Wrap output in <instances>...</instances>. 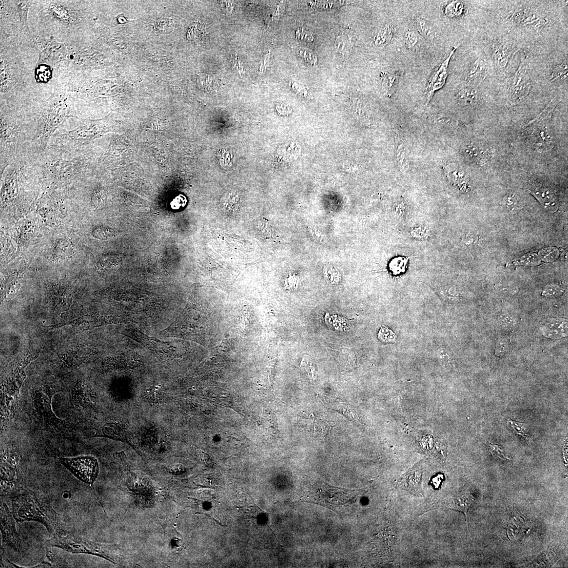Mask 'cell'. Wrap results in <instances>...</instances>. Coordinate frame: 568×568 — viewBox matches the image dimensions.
<instances>
[{
    "label": "cell",
    "instance_id": "cell-1",
    "mask_svg": "<svg viewBox=\"0 0 568 568\" xmlns=\"http://www.w3.org/2000/svg\"><path fill=\"white\" fill-rule=\"evenodd\" d=\"M13 514L18 522L38 521L53 536L65 535V524L45 496L31 491H22L12 499Z\"/></svg>",
    "mask_w": 568,
    "mask_h": 568
},
{
    "label": "cell",
    "instance_id": "cell-2",
    "mask_svg": "<svg viewBox=\"0 0 568 568\" xmlns=\"http://www.w3.org/2000/svg\"><path fill=\"white\" fill-rule=\"evenodd\" d=\"M359 491L335 487L322 480L309 481L303 499L307 502L322 505L334 511L350 506L359 496Z\"/></svg>",
    "mask_w": 568,
    "mask_h": 568
},
{
    "label": "cell",
    "instance_id": "cell-3",
    "mask_svg": "<svg viewBox=\"0 0 568 568\" xmlns=\"http://www.w3.org/2000/svg\"><path fill=\"white\" fill-rule=\"evenodd\" d=\"M52 546L73 554H91L115 562L117 557L113 546L96 543L87 539L73 535H56L50 540Z\"/></svg>",
    "mask_w": 568,
    "mask_h": 568
},
{
    "label": "cell",
    "instance_id": "cell-4",
    "mask_svg": "<svg viewBox=\"0 0 568 568\" xmlns=\"http://www.w3.org/2000/svg\"><path fill=\"white\" fill-rule=\"evenodd\" d=\"M59 460L77 479L89 485H93L98 476L99 463L94 457H60Z\"/></svg>",
    "mask_w": 568,
    "mask_h": 568
},
{
    "label": "cell",
    "instance_id": "cell-5",
    "mask_svg": "<svg viewBox=\"0 0 568 568\" xmlns=\"http://www.w3.org/2000/svg\"><path fill=\"white\" fill-rule=\"evenodd\" d=\"M16 455L9 451H4L1 458L2 495H8L22 491V482L18 469Z\"/></svg>",
    "mask_w": 568,
    "mask_h": 568
},
{
    "label": "cell",
    "instance_id": "cell-6",
    "mask_svg": "<svg viewBox=\"0 0 568 568\" xmlns=\"http://www.w3.org/2000/svg\"><path fill=\"white\" fill-rule=\"evenodd\" d=\"M55 393L54 389L42 388L35 391L33 397L34 406L37 414L48 424H58L62 422L52 409V398Z\"/></svg>",
    "mask_w": 568,
    "mask_h": 568
},
{
    "label": "cell",
    "instance_id": "cell-7",
    "mask_svg": "<svg viewBox=\"0 0 568 568\" xmlns=\"http://www.w3.org/2000/svg\"><path fill=\"white\" fill-rule=\"evenodd\" d=\"M532 87V81L527 58H523L518 70L511 79L509 89L512 97L521 99L527 96Z\"/></svg>",
    "mask_w": 568,
    "mask_h": 568
},
{
    "label": "cell",
    "instance_id": "cell-8",
    "mask_svg": "<svg viewBox=\"0 0 568 568\" xmlns=\"http://www.w3.org/2000/svg\"><path fill=\"white\" fill-rule=\"evenodd\" d=\"M1 523L4 543L19 552L21 541L16 532L14 520L7 505L3 500L1 501Z\"/></svg>",
    "mask_w": 568,
    "mask_h": 568
},
{
    "label": "cell",
    "instance_id": "cell-9",
    "mask_svg": "<svg viewBox=\"0 0 568 568\" xmlns=\"http://www.w3.org/2000/svg\"><path fill=\"white\" fill-rule=\"evenodd\" d=\"M457 47L453 48L447 57L440 64L430 75L426 88L425 95L428 104L432 99L435 92L443 88L448 77V66L450 60Z\"/></svg>",
    "mask_w": 568,
    "mask_h": 568
},
{
    "label": "cell",
    "instance_id": "cell-10",
    "mask_svg": "<svg viewBox=\"0 0 568 568\" xmlns=\"http://www.w3.org/2000/svg\"><path fill=\"white\" fill-rule=\"evenodd\" d=\"M70 401L75 407L80 409H85L95 404L96 395L91 386L80 383L72 389Z\"/></svg>",
    "mask_w": 568,
    "mask_h": 568
},
{
    "label": "cell",
    "instance_id": "cell-11",
    "mask_svg": "<svg viewBox=\"0 0 568 568\" xmlns=\"http://www.w3.org/2000/svg\"><path fill=\"white\" fill-rule=\"evenodd\" d=\"M422 465H416L399 480L398 486L417 496H424L422 488Z\"/></svg>",
    "mask_w": 568,
    "mask_h": 568
},
{
    "label": "cell",
    "instance_id": "cell-12",
    "mask_svg": "<svg viewBox=\"0 0 568 568\" xmlns=\"http://www.w3.org/2000/svg\"><path fill=\"white\" fill-rule=\"evenodd\" d=\"M492 49L495 65L499 69L506 68L517 51L512 44L502 40L495 41Z\"/></svg>",
    "mask_w": 568,
    "mask_h": 568
},
{
    "label": "cell",
    "instance_id": "cell-13",
    "mask_svg": "<svg viewBox=\"0 0 568 568\" xmlns=\"http://www.w3.org/2000/svg\"><path fill=\"white\" fill-rule=\"evenodd\" d=\"M529 191L545 209L553 213L558 209L559 202L557 197L550 187L542 185H532Z\"/></svg>",
    "mask_w": 568,
    "mask_h": 568
},
{
    "label": "cell",
    "instance_id": "cell-14",
    "mask_svg": "<svg viewBox=\"0 0 568 568\" xmlns=\"http://www.w3.org/2000/svg\"><path fill=\"white\" fill-rule=\"evenodd\" d=\"M541 331L546 338L561 339L567 335V322L564 319H552L547 321L541 327Z\"/></svg>",
    "mask_w": 568,
    "mask_h": 568
},
{
    "label": "cell",
    "instance_id": "cell-15",
    "mask_svg": "<svg viewBox=\"0 0 568 568\" xmlns=\"http://www.w3.org/2000/svg\"><path fill=\"white\" fill-rule=\"evenodd\" d=\"M511 18L513 22L523 27L539 28L546 24V21L542 19L533 11L521 10L516 11Z\"/></svg>",
    "mask_w": 568,
    "mask_h": 568
},
{
    "label": "cell",
    "instance_id": "cell-16",
    "mask_svg": "<svg viewBox=\"0 0 568 568\" xmlns=\"http://www.w3.org/2000/svg\"><path fill=\"white\" fill-rule=\"evenodd\" d=\"M77 166L78 163L76 161L56 160L51 162L49 170L56 178L70 177L78 172Z\"/></svg>",
    "mask_w": 568,
    "mask_h": 568
},
{
    "label": "cell",
    "instance_id": "cell-17",
    "mask_svg": "<svg viewBox=\"0 0 568 568\" xmlns=\"http://www.w3.org/2000/svg\"><path fill=\"white\" fill-rule=\"evenodd\" d=\"M474 501V496L466 491L453 496L445 504V506L451 510L464 513L467 519V513Z\"/></svg>",
    "mask_w": 568,
    "mask_h": 568
},
{
    "label": "cell",
    "instance_id": "cell-18",
    "mask_svg": "<svg viewBox=\"0 0 568 568\" xmlns=\"http://www.w3.org/2000/svg\"><path fill=\"white\" fill-rule=\"evenodd\" d=\"M486 75L487 68L485 61L477 59L469 66L465 76V81L469 84L481 83Z\"/></svg>",
    "mask_w": 568,
    "mask_h": 568
},
{
    "label": "cell",
    "instance_id": "cell-19",
    "mask_svg": "<svg viewBox=\"0 0 568 568\" xmlns=\"http://www.w3.org/2000/svg\"><path fill=\"white\" fill-rule=\"evenodd\" d=\"M382 90L387 97H390L395 92L399 83L397 73L385 72L382 75Z\"/></svg>",
    "mask_w": 568,
    "mask_h": 568
},
{
    "label": "cell",
    "instance_id": "cell-20",
    "mask_svg": "<svg viewBox=\"0 0 568 568\" xmlns=\"http://www.w3.org/2000/svg\"><path fill=\"white\" fill-rule=\"evenodd\" d=\"M88 358V354L82 348L70 350L65 355L63 360L71 367H77L85 362Z\"/></svg>",
    "mask_w": 568,
    "mask_h": 568
},
{
    "label": "cell",
    "instance_id": "cell-21",
    "mask_svg": "<svg viewBox=\"0 0 568 568\" xmlns=\"http://www.w3.org/2000/svg\"><path fill=\"white\" fill-rule=\"evenodd\" d=\"M415 27L418 32L428 40H433L436 36L434 28L429 21L422 16H417L415 19Z\"/></svg>",
    "mask_w": 568,
    "mask_h": 568
},
{
    "label": "cell",
    "instance_id": "cell-22",
    "mask_svg": "<svg viewBox=\"0 0 568 568\" xmlns=\"http://www.w3.org/2000/svg\"><path fill=\"white\" fill-rule=\"evenodd\" d=\"M393 30V26L391 24H386L382 27L374 37L375 45L379 48L386 46L392 39Z\"/></svg>",
    "mask_w": 568,
    "mask_h": 568
},
{
    "label": "cell",
    "instance_id": "cell-23",
    "mask_svg": "<svg viewBox=\"0 0 568 568\" xmlns=\"http://www.w3.org/2000/svg\"><path fill=\"white\" fill-rule=\"evenodd\" d=\"M396 158L400 171L408 172L410 168V160L407 147L404 143L400 144L396 150Z\"/></svg>",
    "mask_w": 568,
    "mask_h": 568
},
{
    "label": "cell",
    "instance_id": "cell-24",
    "mask_svg": "<svg viewBox=\"0 0 568 568\" xmlns=\"http://www.w3.org/2000/svg\"><path fill=\"white\" fill-rule=\"evenodd\" d=\"M445 172L451 182L456 185L466 183V174L459 168L453 164H448L445 167Z\"/></svg>",
    "mask_w": 568,
    "mask_h": 568
},
{
    "label": "cell",
    "instance_id": "cell-25",
    "mask_svg": "<svg viewBox=\"0 0 568 568\" xmlns=\"http://www.w3.org/2000/svg\"><path fill=\"white\" fill-rule=\"evenodd\" d=\"M479 92L475 89L465 88L460 90L457 97L459 102L465 105L475 104L479 99Z\"/></svg>",
    "mask_w": 568,
    "mask_h": 568
},
{
    "label": "cell",
    "instance_id": "cell-26",
    "mask_svg": "<svg viewBox=\"0 0 568 568\" xmlns=\"http://www.w3.org/2000/svg\"><path fill=\"white\" fill-rule=\"evenodd\" d=\"M16 3L21 25L25 30L29 31L27 16L29 8L32 4V2L19 1L16 2Z\"/></svg>",
    "mask_w": 568,
    "mask_h": 568
},
{
    "label": "cell",
    "instance_id": "cell-27",
    "mask_svg": "<svg viewBox=\"0 0 568 568\" xmlns=\"http://www.w3.org/2000/svg\"><path fill=\"white\" fill-rule=\"evenodd\" d=\"M567 63L564 62L553 70L550 76L552 82H563L567 79Z\"/></svg>",
    "mask_w": 568,
    "mask_h": 568
},
{
    "label": "cell",
    "instance_id": "cell-28",
    "mask_svg": "<svg viewBox=\"0 0 568 568\" xmlns=\"http://www.w3.org/2000/svg\"><path fill=\"white\" fill-rule=\"evenodd\" d=\"M464 9V5L462 2H452L445 7V13L449 17H457L462 14Z\"/></svg>",
    "mask_w": 568,
    "mask_h": 568
},
{
    "label": "cell",
    "instance_id": "cell-29",
    "mask_svg": "<svg viewBox=\"0 0 568 568\" xmlns=\"http://www.w3.org/2000/svg\"><path fill=\"white\" fill-rule=\"evenodd\" d=\"M35 79L41 83H47L52 76L51 68L46 65H41L35 69Z\"/></svg>",
    "mask_w": 568,
    "mask_h": 568
},
{
    "label": "cell",
    "instance_id": "cell-30",
    "mask_svg": "<svg viewBox=\"0 0 568 568\" xmlns=\"http://www.w3.org/2000/svg\"><path fill=\"white\" fill-rule=\"evenodd\" d=\"M92 234L93 237L101 240H107L117 236V233L115 230L109 227H100L94 229Z\"/></svg>",
    "mask_w": 568,
    "mask_h": 568
},
{
    "label": "cell",
    "instance_id": "cell-31",
    "mask_svg": "<svg viewBox=\"0 0 568 568\" xmlns=\"http://www.w3.org/2000/svg\"><path fill=\"white\" fill-rule=\"evenodd\" d=\"M430 122L438 128H447L453 125L454 120L444 114L433 115L430 119Z\"/></svg>",
    "mask_w": 568,
    "mask_h": 568
},
{
    "label": "cell",
    "instance_id": "cell-32",
    "mask_svg": "<svg viewBox=\"0 0 568 568\" xmlns=\"http://www.w3.org/2000/svg\"><path fill=\"white\" fill-rule=\"evenodd\" d=\"M378 339L383 342L392 343L396 341V336L391 330L384 327L378 332Z\"/></svg>",
    "mask_w": 568,
    "mask_h": 568
},
{
    "label": "cell",
    "instance_id": "cell-33",
    "mask_svg": "<svg viewBox=\"0 0 568 568\" xmlns=\"http://www.w3.org/2000/svg\"><path fill=\"white\" fill-rule=\"evenodd\" d=\"M509 425L516 434L520 437L525 438L528 436V427L524 424L514 422L511 420Z\"/></svg>",
    "mask_w": 568,
    "mask_h": 568
},
{
    "label": "cell",
    "instance_id": "cell-34",
    "mask_svg": "<svg viewBox=\"0 0 568 568\" xmlns=\"http://www.w3.org/2000/svg\"><path fill=\"white\" fill-rule=\"evenodd\" d=\"M105 198L103 189L100 187H97L93 191L92 197V203L95 207L100 208L104 205Z\"/></svg>",
    "mask_w": 568,
    "mask_h": 568
},
{
    "label": "cell",
    "instance_id": "cell-35",
    "mask_svg": "<svg viewBox=\"0 0 568 568\" xmlns=\"http://www.w3.org/2000/svg\"><path fill=\"white\" fill-rule=\"evenodd\" d=\"M405 42L406 47L409 49H412L417 46L418 42V37L414 31L408 29L405 34Z\"/></svg>",
    "mask_w": 568,
    "mask_h": 568
},
{
    "label": "cell",
    "instance_id": "cell-36",
    "mask_svg": "<svg viewBox=\"0 0 568 568\" xmlns=\"http://www.w3.org/2000/svg\"><path fill=\"white\" fill-rule=\"evenodd\" d=\"M317 7L320 9H331L339 7L346 3L342 1H320L315 2Z\"/></svg>",
    "mask_w": 568,
    "mask_h": 568
},
{
    "label": "cell",
    "instance_id": "cell-37",
    "mask_svg": "<svg viewBox=\"0 0 568 568\" xmlns=\"http://www.w3.org/2000/svg\"><path fill=\"white\" fill-rule=\"evenodd\" d=\"M562 293V289L557 285H550L546 286L543 292V295L546 297H557Z\"/></svg>",
    "mask_w": 568,
    "mask_h": 568
},
{
    "label": "cell",
    "instance_id": "cell-38",
    "mask_svg": "<svg viewBox=\"0 0 568 568\" xmlns=\"http://www.w3.org/2000/svg\"><path fill=\"white\" fill-rule=\"evenodd\" d=\"M299 55L309 64L313 66L317 65V56L310 51L305 49L301 50Z\"/></svg>",
    "mask_w": 568,
    "mask_h": 568
},
{
    "label": "cell",
    "instance_id": "cell-39",
    "mask_svg": "<svg viewBox=\"0 0 568 568\" xmlns=\"http://www.w3.org/2000/svg\"><path fill=\"white\" fill-rule=\"evenodd\" d=\"M299 38L306 41H311L314 39L312 34L304 28H301L298 31Z\"/></svg>",
    "mask_w": 568,
    "mask_h": 568
},
{
    "label": "cell",
    "instance_id": "cell-40",
    "mask_svg": "<svg viewBox=\"0 0 568 568\" xmlns=\"http://www.w3.org/2000/svg\"><path fill=\"white\" fill-rule=\"evenodd\" d=\"M490 447H491L492 452L495 455V456H498V457H499V458L501 459L507 458V457H505L502 449H501L499 447L496 446H490Z\"/></svg>",
    "mask_w": 568,
    "mask_h": 568
}]
</instances>
